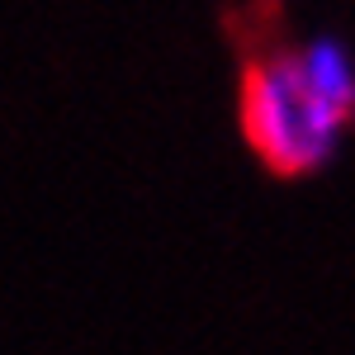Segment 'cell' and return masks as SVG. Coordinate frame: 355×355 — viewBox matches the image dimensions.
Here are the masks:
<instances>
[{"label": "cell", "mask_w": 355, "mask_h": 355, "mask_svg": "<svg viewBox=\"0 0 355 355\" xmlns=\"http://www.w3.org/2000/svg\"><path fill=\"white\" fill-rule=\"evenodd\" d=\"M242 137L275 175L299 180L336 157L351 114L303 76L294 53H261L242 71Z\"/></svg>", "instance_id": "cell-1"}, {"label": "cell", "mask_w": 355, "mask_h": 355, "mask_svg": "<svg viewBox=\"0 0 355 355\" xmlns=\"http://www.w3.org/2000/svg\"><path fill=\"white\" fill-rule=\"evenodd\" d=\"M294 57H299L303 76L318 85L336 110H346L355 119V57H351V48L341 38H331V33H318Z\"/></svg>", "instance_id": "cell-2"}]
</instances>
